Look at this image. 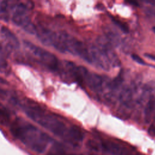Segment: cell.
<instances>
[{
  "label": "cell",
  "mask_w": 155,
  "mask_h": 155,
  "mask_svg": "<svg viewBox=\"0 0 155 155\" xmlns=\"http://www.w3.org/2000/svg\"><path fill=\"white\" fill-rule=\"evenodd\" d=\"M14 138L37 153H44L53 140L47 134L22 118H18L10 125Z\"/></svg>",
  "instance_id": "6da1fadb"
},
{
  "label": "cell",
  "mask_w": 155,
  "mask_h": 155,
  "mask_svg": "<svg viewBox=\"0 0 155 155\" xmlns=\"http://www.w3.org/2000/svg\"><path fill=\"white\" fill-rule=\"evenodd\" d=\"M25 47L30 51L32 54L38 59L44 67L50 70L58 72L60 70L59 62L58 58L50 51L35 45L32 42L24 41Z\"/></svg>",
  "instance_id": "7a4b0ae2"
},
{
  "label": "cell",
  "mask_w": 155,
  "mask_h": 155,
  "mask_svg": "<svg viewBox=\"0 0 155 155\" xmlns=\"http://www.w3.org/2000/svg\"><path fill=\"white\" fill-rule=\"evenodd\" d=\"M103 148L113 155H131L128 150L117 143L110 141H104L102 143Z\"/></svg>",
  "instance_id": "3957f363"
},
{
  "label": "cell",
  "mask_w": 155,
  "mask_h": 155,
  "mask_svg": "<svg viewBox=\"0 0 155 155\" xmlns=\"http://www.w3.org/2000/svg\"><path fill=\"white\" fill-rule=\"evenodd\" d=\"M1 31L2 35L11 47L13 48H17L19 47V41L16 36L10 30L5 26H2Z\"/></svg>",
  "instance_id": "277c9868"
},
{
  "label": "cell",
  "mask_w": 155,
  "mask_h": 155,
  "mask_svg": "<svg viewBox=\"0 0 155 155\" xmlns=\"http://www.w3.org/2000/svg\"><path fill=\"white\" fill-rule=\"evenodd\" d=\"M85 82L91 88L97 90L99 89L102 84V79L100 76L96 74H89L88 73Z\"/></svg>",
  "instance_id": "5b68a950"
},
{
  "label": "cell",
  "mask_w": 155,
  "mask_h": 155,
  "mask_svg": "<svg viewBox=\"0 0 155 155\" xmlns=\"http://www.w3.org/2000/svg\"><path fill=\"white\" fill-rule=\"evenodd\" d=\"M84 138V134L81 130L76 126H71L69 128L68 140V142H80Z\"/></svg>",
  "instance_id": "8992f818"
},
{
  "label": "cell",
  "mask_w": 155,
  "mask_h": 155,
  "mask_svg": "<svg viewBox=\"0 0 155 155\" xmlns=\"http://www.w3.org/2000/svg\"><path fill=\"white\" fill-rule=\"evenodd\" d=\"M11 114L8 109L0 103V124L7 125L10 123Z\"/></svg>",
  "instance_id": "52a82bcc"
},
{
  "label": "cell",
  "mask_w": 155,
  "mask_h": 155,
  "mask_svg": "<svg viewBox=\"0 0 155 155\" xmlns=\"http://www.w3.org/2000/svg\"><path fill=\"white\" fill-rule=\"evenodd\" d=\"M47 155H64L63 149L58 143H54Z\"/></svg>",
  "instance_id": "ba28073f"
},
{
  "label": "cell",
  "mask_w": 155,
  "mask_h": 155,
  "mask_svg": "<svg viewBox=\"0 0 155 155\" xmlns=\"http://www.w3.org/2000/svg\"><path fill=\"white\" fill-rule=\"evenodd\" d=\"M111 19H112V21H113V22L124 33H128L129 31V29H128V26L125 24L123 22H122L121 21L117 19H116L115 18H113V17H111Z\"/></svg>",
  "instance_id": "9c48e42d"
},
{
  "label": "cell",
  "mask_w": 155,
  "mask_h": 155,
  "mask_svg": "<svg viewBox=\"0 0 155 155\" xmlns=\"http://www.w3.org/2000/svg\"><path fill=\"white\" fill-rule=\"evenodd\" d=\"M154 101H150L149 103L148 104L147 107L145 110V113H146V117H148H148H150L153 108H154Z\"/></svg>",
  "instance_id": "30bf717a"
},
{
  "label": "cell",
  "mask_w": 155,
  "mask_h": 155,
  "mask_svg": "<svg viewBox=\"0 0 155 155\" xmlns=\"http://www.w3.org/2000/svg\"><path fill=\"white\" fill-rule=\"evenodd\" d=\"M87 146L90 148H91L94 151H99V145L95 141H94L93 140H89L87 142Z\"/></svg>",
  "instance_id": "8fae6325"
},
{
  "label": "cell",
  "mask_w": 155,
  "mask_h": 155,
  "mask_svg": "<svg viewBox=\"0 0 155 155\" xmlns=\"http://www.w3.org/2000/svg\"><path fill=\"white\" fill-rule=\"evenodd\" d=\"M7 64L5 61L3 59L0 58V71L1 72H5L7 70Z\"/></svg>",
  "instance_id": "7c38bea8"
},
{
  "label": "cell",
  "mask_w": 155,
  "mask_h": 155,
  "mask_svg": "<svg viewBox=\"0 0 155 155\" xmlns=\"http://www.w3.org/2000/svg\"><path fill=\"white\" fill-rule=\"evenodd\" d=\"M131 58L132 59L135 61L137 63L139 64H141V65H145V62L139 56H138L137 54H133L131 55Z\"/></svg>",
  "instance_id": "4fadbf2b"
},
{
  "label": "cell",
  "mask_w": 155,
  "mask_h": 155,
  "mask_svg": "<svg viewBox=\"0 0 155 155\" xmlns=\"http://www.w3.org/2000/svg\"><path fill=\"white\" fill-rule=\"evenodd\" d=\"M148 133L150 135L155 136V124H152L149 127L148 129Z\"/></svg>",
  "instance_id": "5bb4252c"
},
{
  "label": "cell",
  "mask_w": 155,
  "mask_h": 155,
  "mask_svg": "<svg viewBox=\"0 0 155 155\" xmlns=\"http://www.w3.org/2000/svg\"><path fill=\"white\" fill-rule=\"evenodd\" d=\"M145 56L153 61H155V55L154 54H150V53H145Z\"/></svg>",
  "instance_id": "9a60e30c"
},
{
  "label": "cell",
  "mask_w": 155,
  "mask_h": 155,
  "mask_svg": "<svg viewBox=\"0 0 155 155\" xmlns=\"http://www.w3.org/2000/svg\"><path fill=\"white\" fill-rule=\"evenodd\" d=\"M0 84L5 85V84H8V82H7V81L6 80H5L2 78L0 77Z\"/></svg>",
  "instance_id": "2e32d148"
},
{
  "label": "cell",
  "mask_w": 155,
  "mask_h": 155,
  "mask_svg": "<svg viewBox=\"0 0 155 155\" xmlns=\"http://www.w3.org/2000/svg\"><path fill=\"white\" fill-rule=\"evenodd\" d=\"M128 3H130V4H133L134 5H136V6H137L138 5V4H137V3L136 2H133V1H130V2H128Z\"/></svg>",
  "instance_id": "e0dca14e"
},
{
  "label": "cell",
  "mask_w": 155,
  "mask_h": 155,
  "mask_svg": "<svg viewBox=\"0 0 155 155\" xmlns=\"http://www.w3.org/2000/svg\"><path fill=\"white\" fill-rule=\"evenodd\" d=\"M2 48L1 45L0 44V53H2Z\"/></svg>",
  "instance_id": "ac0fdd59"
},
{
  "label": "cell",
  "mask_w": 155,
  "mask_h": 155,
  "mask_svg": "<svg viewBox=\"0 0 155 155\" xmlns=\"http://www.w3.org/2000/svg\"><path fill=\"white\" fill-rule=\"evenodd\" d=\"M152 30H153V32L155 33V26H154V27L152 28Z\"/></svg>",
  "instance_id": "d6986e66"
},
{
  "label": "cell",
  "mask_w": 155,
  "mask_h": 155,
  "mask_svg": "<svg viewBox=\"0 0 155 155\" xmlns=\"http://www.w3.org/2000/svg\"><path fill=\"white\" fill-rule=\"evenodd\" d=\"M68 155H82V154H70Z\"/></svg>",
  "instance_id": "ffe728a7"
}]
</instances>
